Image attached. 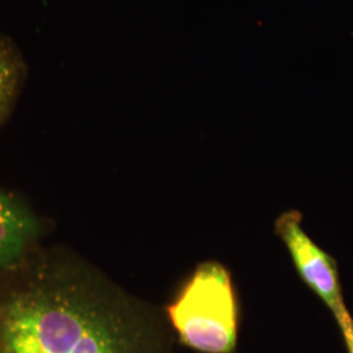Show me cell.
Returning <instances> with one entry per match:
<instances>
[{
  "mask_svg": "<svg viewBox=\"0 0 353 353\" xmlns=\"http://www.w3.org/2000/svg\"><path fill=\"white\" fill-rule=\"evenodd\" d=\"M275 232L290 252L303 283L338 316L347 306L343 299L338 263L303 230V214L290 210L279 216Z\"/></svg>",
  "mask_w": 353,
  "mask_h": 353,
  "instance_id": "obj_3",
  "label": "cell"
},
{
  "mask_svg": "<svg viewBox=\"0 0 353 353\" xmlns=\"http://www.w3.org/2000/svg\"><path fill=\"white\" fill-rule=\"evenodd\" d=\"M179 343L196 352L233 353L239 338V303L232 275L217 262L196 265L166 307Z\"/></svg>",
  "mask_w": 353,
  "mask_h": 353,
  "instance_id": "obj_2",
  "label": "cell"
},
{
  "mask_svg": "<svg viewBox=\"0 0 353 353\" xmlns=\"http://www.w3.org/2000/svg\"><path fill=\"white\" fill-rule=\"evenodd\" d=\"M339 327H341L343 339L345 343L348 353H353V318L348 309L344 310L339 316H335Z\"/></svg>",
  "mask_w": 353,
  "mask_h": 353,
  "instance_id": "obj_6",
  "label": "cell"
},
{
  "mask_svg": "<svg viewBox=\"0 0 353 353\" xmlns=\"http://www.w3.org/2000/svg\"><path fill=\"white\" fill-rule=\"evenodd\" d=\"M34 236V223L20 204L0 192V268L16 263Z\"/></svg>",
  "mask_w": 353,
  "mask_h": 353,
  "instance_id": "obj_4",
  "label": "cell"
},
{
  "mask_svg": "<svg viewBox=\"0 0 353 353\" xmlns=\"http://www.w3.org/2000/svg\"><path fill=\"white\" fill-rule=\"evenodd\" d=\"M173 334L89 272L45 265L0 292V353H174Z\"/></svg>",
  "mask_w": 353,
  "mask_h": 353,
  "instance_id": "obj_1",
  "label": "cell"
},
{
  "mask_svg": "<svg viewBox=\"0 0 353 353\" xmlns=\"http://www.w3.org/2000/svg\"><path fill=\"white\" fill-rule=\"evenodd\" d=\"M26 77L21 54L0 34V123L8 117Z\"/></svg>",
  "mask_w": 353,
  "mask_h": 353,
  "instance_id": "obj_5",
  "label": "cell"
}]
</instances>
